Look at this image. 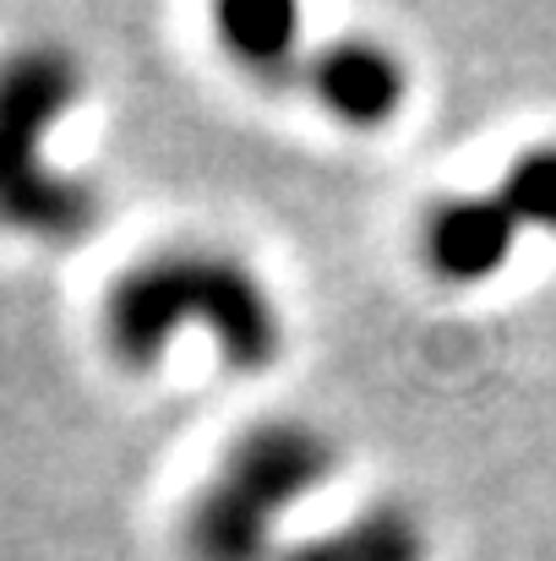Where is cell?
I'll use <instances>...</instances> for the list:
<instances>
[{"label":"cell","instance_id":"6da1fadb","mask_svg":"<svg viewBox=\"0 0 556 561\" xmlns=\"http://www.w3.org/2000/svg\"><path fill=\"white\" fill-rule=\"evenodd\" d=\"M185 328L207 333L229 371H268L284 355V311L229 251L170 245L132 262L99 306V333L126 371H159Z\"/></svg>","mask_w":556,"mask_h":561},{"label":"cell","instance_id":"7a4b0ae2","mask_svg":"<svg viewBox=\"0 0 556 561\" xmlns=\"http://www.w3.org/2000/svg\"><path fill=\"white\" fill-rule=\"evenodd\" d=\"M77 99L82 66L66 44L33 38L0 55V229L38 245H77L99 224V191L49 164V131Z\"/></svg>","mask_w":556,"mask_h":561},{"label":"cell","instance_id":"3957f363","mask_svg":"<svg viewBox=\"0 0 556 561\" xmlns=\"http://www.w3.org/2000/svg\"><path fill=\"white\" fill-rule=\"evenodd\" d=\"M339 469L333 442L306 420L246 425L185 507L181 546L191 561H268L273 524L317 496Z\"/></svg>","mask_w":556,"mask_h":561},{"label":"cell","instance_id":"277c9868","mask_svg":"<svg viewBox=\"0 0 556 561\" xmlns=\"http://www.w3.org/2000/svg\"><path fill=\"white\" fill-rule=\"evenodd\" d=\"M311 99L350 131H382L387 121H398L404 99H409V71L404 60L366 33L333 38L311 55Z\"/></svg>","mask_w":556,"mask_h":561},{"label":"cell","instance_id":"5b68a950","mask_svg":"<svg viewBox=\"0 0 556 561\" xmlns=\"http://www.w3.org/2000/svg\"><path fill=\"white\" fill-rule=\"evenodd\" d=\"M519 245V218L508 213V202L497 191L486 196H447L431 207L425 229H420V251H425V267L453 284V289H469V284H486L508 267Z\"/></svg>","mask_w":556,"mask_h":561},{"label":"cell","instance_id":"8992f818","mask_svg":"<svg viewBox=\"0 0 556 561\" xmlns=\"http://www.w3.org/2000/svg\"><path fill=\"white\" fill-rule=\"evenodd\" d=\"M218 49L257 82H290L300 71V0H207Z\"/></svg>","mask_w":556,"mask_h":561},{"label":"cell","instance_id":"52a82bcc","mask_svg":"<svg viewBox=\"0 0 556 561\" xmlns=\"http://www.w3.org/2000/svg\"><path fill=\"white\" fill-rule=\"evenodd\" d=\"M425 557H431L425 524L409 507H398V502H371L361 513H350L339 529L311 535V540L290 546L284 557L273 561H425Z\"/></svg>","mask_w":556,"mask_h":561},{"label":"cell","instance_id":"ba28073f","mask_svg":"<svg viewBox=\"0 0 556 561\" xmlns=\"http://www.w3.org/2000/svg\"><path fill=\"white\" fill-rule=\"evenodd\" d=\"M497 196L508 202V213L519 218V229H546V234H556V142H541V148L519 153L508 164Z\"/></svg>","mask_w":556,"mask_h":561}]
</instances>
